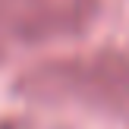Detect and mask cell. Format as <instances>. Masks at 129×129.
Here are the masks:
<instances>
[{"label": "cell", "instance_id": "6da1fadb", "mask_svg": "<svg viewBox=\"0 0 129 129\" xmlns=\"http://www.w3.org/2000/svg\"><path fill=\"white\" fill-rule=\"evenodd\" d=\"M19 91L50 104H82L94 110L129 113V57L91 54L41 63L19 79Z\"/></svg>", "mask_w": 129, "mask_h": 129}, {"label": "cell", "instance_id": "7a4b0ae2", "mask_svg": "<svg viewBox=\"0 0 129 129\" xmlns=\"http://www.w3.org/2000/svg\"><path fill=\"white\" fill-rule=\"evenodd\" d=\"M101 0H0V38L50 44L76 38L98 19Z\"/></svg>", "mask_w": 129, "mask_h": 129}]
</instances>
